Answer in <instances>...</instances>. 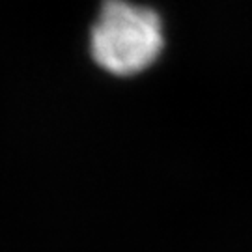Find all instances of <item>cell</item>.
Listing matches in <instances>:
<instances>
[{"label":"cell","instance_id":"1","mask_svg":"<svg viewBox=\"0 0 252 252\" xmlns=\"http://www.w3.org/2000/svg\"><path fill=\"white\" fill-rule=\"evenodd\" d=\"M164 43L161 15L131 0H103L88 34L94 63L122 79L150 69L161 56Z\"/></svg>","mask_w":252,"mask_h":252}]
</instances>
